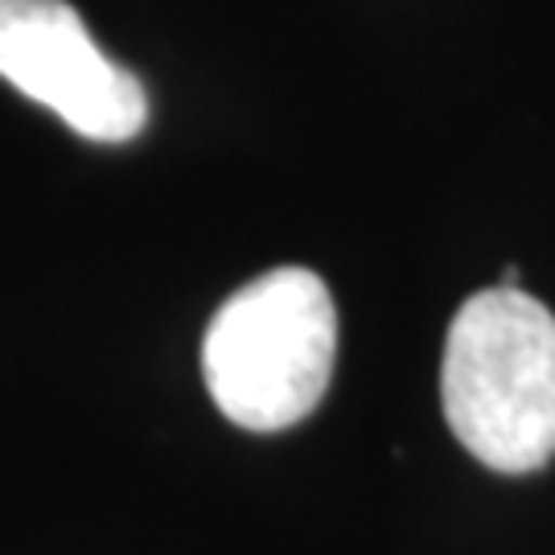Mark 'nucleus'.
Wrapping results in <instances>:
<instances>
[{
  "label": "nucleus",
  "mask_w": 555,
  "mask_h": 555,
  "mask_svg": "<svg viewBox=\"0 0 555 555\" xmlns=\"http://www.w3.org/2000/svg\"><path fill=\"white\" fill-rule=\"evenodd\" d=\"M440 399L453 437L494 474H535L555 456V318L498 284L456 309Z\"/></svg>",
  "instance_id": "nucleus-1"
},
{
  "label": "nucleus",
  "mask_w": 555,
  "mask_h": 555,
  "mask_svg": "<svg viewBox=\"0 0 555 555\" xmlns=\"http://www.w3.org/2000/svg\"><path fill=\"white\" fill-rule=\"evenodd\" d=\"M334 354L337 313L325 280L309 268H276L222 300L202 341V375L231 424L280 433L330 391Z\"/></svg>",
  "instance_id": "nucleus-2"
},
{
  "label": "nucleus",
  "mask_w": 555,
  "mask_h": 555,
  "mask_svg": "<svg viewBox=\"0 0 555 555\" xmlns=\"http://www.w3.org/2000/svg\"><path fill=\"white\" fill-rule=\"evenodd\" d=\"M0 79L95 144H124L149 119L137 75L103 54L66 0H0Z\"/></svg>",
  "instance_id": "nucleus-3"
}]
</instances>
